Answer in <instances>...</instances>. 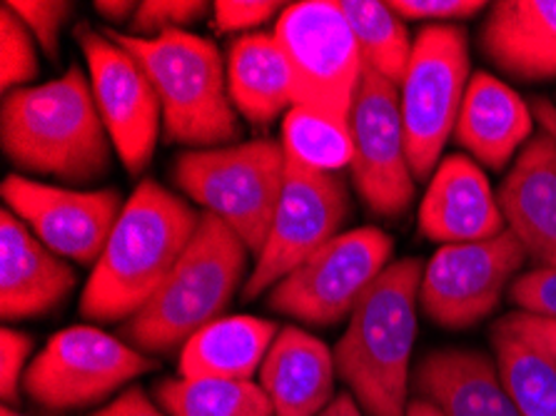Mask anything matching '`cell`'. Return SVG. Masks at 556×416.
Segmentation results:
<instances>
[{
	"label": "cell",
	"instance_id": "1",
	"mask_svg": "<svg viewBox=\"0 0 556 416\" xmlns=\"http://www.w3.org/2000/svg\"><path fill=\"white\" fill-rule=\"evenodd\" d=\"M202 212L155 180H142L125 200L105 252L80 297L92 322H128L150 302L195 237Z\"/></svg>",
	"mask_w": 556,
	"mask_h": 416
},
{
	"label": "cell",
	"instance_id": "2",
	"mask_svg": "<svg viewBox=\"0 0 556 416\" xmlns=\"http://www.w3.org/2000/svg\"><path fill=\"white\" fill-rule=\"evenodd\" d=\"M0 142L11 163L30 175L86 185L108 173L111 138L80 67L63 78L8 92Z\"/></svg>",
	"mask_w": 556,
	"mask_h": 416
},
{
	"label": "cell",
	"instance_id": "3",
	"mask_svg": "<svg viewBox=\"0 0 556 416\" xmlns=\"http://www.w3.org/2000/svg\"><path fill=\"white\" fill-rule=\"evenodd\" d=\"M422 260L392 262L350 314L334 369L367 416H404L412 387Z\"/></svg>",
	"mask_w": 556,
	"mask_h": 416
},
{
	"label": "cell",
	"instance_id": "4",
	"mask_svg": "<svg viewBox=\"0 0 556 416\" xmlns=\"http://www.w3.org/2000/svg\"><path fill=\"white\" fill-rule=\"evenodd\" d=\"M248 252L230 227L202 212L195 237L163 287L123 322L125 342L148 356L182 350L200 329L220 319L235 292L245 287Z\"/></svg>",
	"mask_w": 556,
	"mask_h": 416
},
{
	"label": "cell",
	"instance_id": "5",
	"mask_svg": "<svg viewBox=\"0 0 556 416\" xmlns=\"http://www.w3.org/2000/svg\"><path fill=\"white\" fill-rule=\"evenodd\" d=\"M105 33L128 50L153 80L163 105L167 142L213 150L240 138L238 110L227 92V71L213 40L188 30L150 40L115 28Z\"/></svg>",
	"mask_w": 556,
	"mask_h": 416
},
{
	"label": "cell",
	"instance_id": "6",
	"mask_svg": "<svg viewBox=\"0 0 556 416\" xmlns=\"http://www.w3.org/2000/svg\"><path fill=\"white\" fill-rule=\"evenodd\" d=\"M285 173L288 157L282 142L252 140L182 152L170 177L175 188L230 227L250 252L260 254L280 205Z\"/></svg>",
	"mask_w": 556,
	"mask_h": 416
},
{
	"label": "cell",
	"instance_id": "7",
	"mask_svg": "<svg viewBox=\"0 0 556 416\" xmlns=\"http://www.w3.org/2000/svg\"><path fill=\"white\" fill-rule=\"evenodd\" d=\"M469 36L454 23H427L400 85V113L409 169L432 180L440 155L457 125L469 85Z\"/></svg>",
	"mask_w": 556,
	"mask_h": 416
},
{
	"label": "cell",
	"instance_id": "8",
	"mask_svg": "<svg viewBox=\"0 0 556 416\" xmlns=\"http://www.w3.org/2000/svg\"><path fill=\"white\" fill-rule=\"evenodd\" d=\"M275 36L290 63L294 105L350 125L365 61L342 5L332 0L285 5Z\"/></svg>",
	"mask_w": 556,
	"mask_h": 416
},
{
	"label": "cell",
	"instance_id": "9",
	"mask_svg": "<svg viewBox=\"0 0 556 416\" xmlns=\"http://www.w3.org/2000/svg\"><path fill=\"white\" fill-rule=\"evenodd\" d=\"M392 250L394 240L379 227L337 235L269 290L267 307L309 327L340 325L390 267Z\"/></svg>",
	"mask_w": 556,
	"mask_h": 416
},
{
	"label": "cell",
	"instance_id": "10",
	"mask_svg": "<svg viewBox=\"0 0 556 416\" xmlns=\"http://www.w3.org/2000/svg\"><path fill=\"white\" fill-rule=\"evenodd\" d=\"M157 367L142 354L103 329L78 325L48 339L30 367L23 387L33 402L53 412L83 409L115 394L135 377Z\"/></svg>",
	"mask_w": 556,
	"mask_h": 416
},
{
	"label": "cell",
	"instance_id": "11",
	"mask_svg": "<svg viewBox=\"0 0 556 416\" xmlns=\"http://www.w3.org/2000/svg\"><path fill=\"white\" fill-rule=\"evenodd\" d=\"M529 260L509 229L492 240L444 244L422 272L419 307L444 329H469L500 307L504 290Z\"/></svg>",
	"mask_w": 556,
	"mask_h": 416
},
{
	"label": "cell",
	"instance_id": "12",
	"mask_svg": "<svg viewBox=\"0 0 556 416\" xmlns=\"http://www.w3.org/2000/svg\"><path fill=\"white\" fill-rule=\"evenodd\" d=\"M75 40L86 55L90 88L108 138L135 177L150 165L163 130V105L142 65L123 46L88 23L75 28Z\"/></svg>",
	"mask_w": 556,
	"mask_h": 416
},
{
	"label": "cell",
	"instance_id": "13",
	"mask_svg": "<svg viewBox=\"0 0 556 416\" xmlns=\"http://www.w3.org/2000/svg\"><path fill=\"white\" fill-rule=\"evenodd\" d=\"M350 215V190L342 175L309 173L288 163L280 205L255 269L250 272L242 300L263 294L332 242Z\"/></svg>",
	"mask_w": 556,
	"mask_h": 416
},
{
	"label": "cell",
	"instance_id": "14",
	"mask_svg": "<svg viewBox=\"0 0 556 416\" xmlns=\"http://www.w3.org/2000/svg\"><path fill=\"white\" fill-rule=\"evenodd\" d=\"M352 182L362 202L379 217H400L415 198V175L409 169L400 90L365 65L350 113Z\"/></svg>",
	"mask_w": 556,
	"mask_h": 416
},
{
	"label": "cell",
	"instance_id": "15",
	"mask_svg": "<svg viewBox=\"0 0 556 416\" xmlns=\"http://www.w3.org/2000/svg\"><path fill=\"white\" fill-rule=\"evenodd\" d=\"M3 200L48 250L86 267L98 265L125 207L117 190L55 188L18 173L3 180Z\"/></svg>",
	"mask_w": 556,
	"mask_h": 416
},
{
	"label": "cell",
	"instance_id": "16",
	"mask_svg": "<svg viewBox=\"0 0 556 416\" xmlns=\"http://www.w3.org/2000/svg\"><path fill=\"white\" fill-rule=\"evenodd\" d=\"M419 229L442 244L492 240L507 229L500 200L475 160L454 152L437 165L419 205Z\"/></svg>",
	"mask_w": 556,
	"mask_h": 416
},
{
	"label": "cell",
	"instance_id": "17",
	"mask_svg": "<svg viewBox=\"0 0 556 416\" xmlns=\"http://www.w3.org/2000/svg\"><path fill=\"white\" fill-rule=\"evenodd\" d=\"M73 267L48 250L11 210L0 212V312L28 319L53 312L73 292Z\"/></svg>",
	"mask_w": 556,
	"mask_h": 416
},
{
	"label": "cell",
	"instance_id": "18",
	"mask_svg": "<svg viewBox=\"0 0 556 416\" xmlns=\"http://www.w3.org/2000/svg\"><path fill=\"white\" fill-rule=\"evenodd\" d=\"M496 200L529 257L556 267V142L544 130L521 148Z\"/></svg>",
	"mask_w": 556,
	"mask_h": 416
},
{
	"label": "cell",
	"instance_id": "19",
	"mask_svg": "<svg viewBox=\"0 0 556 416\" xmlns=\"http://www.w3.org/2000/svg\"><path fill=\"white\" fill-rule=\"evenodd\" d=\"M532 108L511 85L486 71L471 75L454 125V140L479 165L500 173L521 152V146L532 140Z\"/></svg>",
	"mask_w": 556,
	"mask_h": 416
},
{
	"label": "cell",
	"instance_id": "20",
	"mask_svg": "<svg viewBox=\"0 0 556 416\" xmlns=\"http://www.w3.org/2000/svg\"><path fill=\"white\" fill-rule=\"evenodd\" d=\"M486 61L511 78H556V0H500L479 30Z\"/></svg>",
	"mask_w": 556,
	"mask_h": 416
},
{
	"label": "cell",
	"instance_id": "21",
	"mask_svg": "<svg viewBox=\"0 0 556 416\" xmlns=\"http://www.w3.org/2000/svg\"><path fill=\"white\" fill-rule=\"evenodd\" d=\"M412 387L446 416H521L496 362L479 350L446 346L425 354Z\"/></svg>",
	"mask_w": 556,
	"mask_h": 416
},
{
	"label": "cell",
	"instance_id": "22",
	"mask_svg": "<svg viewBox=\"0 0 556 416\" xmlns=\"http://www.w3.org/2000/svg\"><path fill=\"white\" fill-rule=\"evenodd\" d=\"M334 354L323 339L300 327H285L260 369V387L275 416H317L332 402Z\"/></svg>",
	"mask_w": 556,
	"mask_h": 416
},
{
	"label": "cell",
	"instance_id": "23",
	"mask_svg": "<svg viewBox=\"0 0 556 416\" xmlns=\"http://www.w3.org/2000/svg\"><path fill=\"white\" fill-rule=\"evenodd\" d=\"M227 92L250 125L267 127L294 108L288 55L275 33H245L227 48Z\"/></svg>",
	"mask_w": 556,
	"mask_h": 416
},
{
	"label": "cell",
	"instance_id": "24",
	"mask_svg": "<svg viewBox=\"0 0 556 416\" xmlns=\"http://www.w3.org/2000/svg\"><path fill=\"white\" fill-rule=\"evenodd\" d=\"M277 335L275 322L252 314L215 319L180 350V377L250 381L263 369Z\"/></svg>",
	"mask_w": 556,
	"mask_h": 416
},
{
	"label": "cell",
	"instance_id": "25",
	"mask_svg": "<svg viewBox=\"0 0 556 416\" xmlns=\"http://www.w3.org/2000/svg\"><path fill=\"white\" fill-rule=\"evenodd\" d=\"M155 402L170 416H275L255 381L163 379L155 385Z\"/></svg>",
	"mask_w": 556,
	"mask_h": 416
},
{
	"label": "cell",
	"instance_id": "26",
	"mask_svg": "<svg viewBox=\"0 0 556 416\" xmlns=\"http://www.w3.org/2000/svg\"><path fill=\"white\" fill-rule=\"evenodd\" d=\"M496 367L521 416H556V367L546 356L509 332L502 322L492 329Z\"/></svg>",
	"mask_w": 556,
	"mask_h": 416
},
{
	"label": "cell",
	"instance_id": "27",
	"mask_svg": "<svg viewBox=\"0 0 556 416\" xmlns=\"http://www.w3.org/2000/svg\"><path fill=\"white\" fill-rule=\"evenodd\" d=\"M340 5L359 42L362 61L387 83L400 88L415 48L407 25L390 3L379 0H342Z\"/></svg>",
	"mask_w": 556,
	"mask_h": 416
},
{
	"label": "cell",
	"instance_id": "28",
	"mask_svg": "<svg viewBox=\"0 0 556 416\" xmlns=\"http://www.w3.org/2000/svg\"><path fill=\"white\" fill-rule=\"evenodd\" d=\"M282 150L288 163L309 173L340 175L352 165L350 125L294 105L282 123Z\"/></svg>",
	"mask_w": 556,
	"mask_h": 416
},
{
	"label": "cell",
	"instance_id": "29",
	"mask_svg": "<svg viewBox=\"0 0 556 416\" xmlns=\"http://www.w3.org/2000/svg\"><path fill=\"white\" fill-rule=\"evenodd\" d=\"M36 38L5 3L0 5V85L3 92L18 90L38 75Z\"/></svg>",
	"mask_w": 556,
	"mask_h": 416
},
{
	"label": "cell",
	"instance_id": "30",
	"mask_svg": "<svg viewBox=\"0 0 556 416\" xmlns=\"http://www.w3.org/2000/svg\"><path fill=\"white\" fill-rule=\"evenodd\" d=\"M207 3L202 0H146L135 11L128 36L132 38H160L165 33L185 30L207 13Z\"/></svg>",
	"mask_w": 556,
	"mask_h": 416
},
{
	"label": "cell",
	"instance_id": "31",
	"mask_svg": "<svg viewBox=\"0 0 556 416\" xmlns=\"http://www.w3.org/2000/svg\"><path fill=\"white\" fill-rule=\"evenodd\" d=\"M5 5L18 15L38 46L46 50L50 61H58V55H61V30L65 21L71 18L73 3H63V0H15V3Z\"/></svg>",
	"mask_w": 556,
	"mask_h": 416
},
{
	"label": "cell",
	"instance_id": "32",
	"mask_svg": "<svg viewBox=\"0 0 556 416\" xmlns=\"http://www.w3.org/2000/svg\"><path fill=\"white\" fill-rule=\"evenodd\" d=\"M509 300L519 312L556 319V267H536L517 277L509 287Z\"/></svg>",
	"mask_w": 556,
	"mask_h": 416
},
{
	"label": "cell",
	"instance_id": "33",
	"mask_svg": "<svg viewBox=\"0 0 556 416\" xmlns=\"http://www.w3.org/2000/svg\"><path fill=\"white\" fill-rule=\"evenodd\" d=\"M33 337L21 332V329L3 327L0 332V394H3V402H18L21 394V379L25 362L33 352Z\"/></svg>",
	"mask_w": 556,
	"mask_h": 416
},
{
	"label": "cell",
	"instance_id": "34",
	"mask_svg": "<svg viewBox=\"0 0 556 416\" xmlns=\"http://www.w3.org/2000/svg\"><path fill=\"white\" fill-rule=\"evenodd\" d=\"M390 8L402 21L450 23L471 18L482 8H490V3H482V0H392Z\"/></svg>",
	"mask_w": 556,
	"mask_h": 416
},
{
	"label": "cell",
	"instance_id": "35",
	"mask_svg": "<svg viewBox=\"0 0 556 416\" xmlns=\"http://www.w3.org/2000/svg\"><path fill=\"white\" fill-rule=\"evenodd\" d=\"M280 3L265 0H217L213 5L215 28L220 33H242L265 25L277 13Z\"/></svg>",
	"mask_w": 556,
	"mask_h": 416
},
{
	"label": "cell",
	"instance_id": "36",
	"mask_svg": "<svg viewBox=\"0 0 556 416\" xmlns=\"http://www.w3.org/2000/svg\"><path fill=\"white\" fill-rule=\"evenodd\" d=\"M500 322L509 329V332L527 339L529 344L536 346V350L556 367V319L534 317V314H525L517 310Z\"/></svg>",
	"mask_w": 556,
	"mask_h": 416
},
{
	"label": "cell",
	"instance_id": "37",
	"mask_svg": "<svg viewBox=\"0 0 556 416\" xmlns=\"http://www.w3.org/2000/svg\"><path fill=\"white\" fill-rule=\"evenodd\" d=\"M90 416H170V414H165L160 406L150 402L148 394L142 392L140 387H132L128 392L117 396L115 402H111Z\"/></svg>",
	"mask_w": 556,
	"mask_h": 416
},
{
	"label": "cell",
	"instance_id": "38",
	"mask_svg": "<svg viewBox=\"0 0 556 416\" xmlns=\"http://www.w3.org/2000/svg\"><path fill=\"white\" fill-rule=\"evenodd\" d=\"M138 5L140 3H132V0H98L96 5V11L103 15L105 21H111V23H125V21H132V15H135V11H138Z\"/></svg>",
	"mask_w": 556,
	"mask_h": 416
},
{
	"label": "cell",
	"instance_id": "39",
	"mask_svg": "<svg viewBox=\"0 0 556 416\" xmlns=\"http://www.w3.org/2000/svg\"><path fill=\"white\" fill-rule=\"evenodd\" d=\"M529 108H532L534 121L539 123V127H542V130L556 142V108H554L552 100L534 98L532 103H529Z\"/></svg>",
	"mask_w": 556,
	"mask_h": 416
},
{
	"label": "cell",
	"instance_id": "40",
	"mask_svg": "<svg viewBox=\"0 0 556 416\" xmlns=\"http://www.w3.org/2000/svg\"><path fill=\"white\" fill-rule=\"evenodd\" d=\"M317 416H362V406L350 392H340Z\"/></svg>",
	"mask_w": 556,
	"mask_h": 416
},
{
	"label": "cell",
	"instance_id": "41",
	"mask_svg": "<svg viewBox=\"0 0 556 416\" xmlns=\"http://www.w3.org/2000/svg\"><path fill=\"white\" fill-rule=\"evenodd\" d=\"M404 416H446V414L440 409V406L429 402V399L417 396L407 404V414Z\"/></svg>",
	"mask_w": 556,
	"mask_h": 416
},
{
	"label": "cell",
	"instance_id": "42",
	"mask_svg": "<svg viewBox=\"0 0 556 416\" xmlns=\"http://www.w3.org/2000/svg\"><path fill=\"white\" fill-rule=\"evenodd\" d=\"M0 416H25V414L11 409V406H3V412H0Z\"/></svg>",
	"mask_w": 556,
	"mask_h": 416
}]
</instances>
